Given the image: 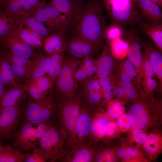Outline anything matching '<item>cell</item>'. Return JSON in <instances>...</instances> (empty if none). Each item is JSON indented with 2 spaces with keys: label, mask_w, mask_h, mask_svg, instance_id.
<instances>
[{
  "label": "cell",
  "mask_w": 162,
  "mask_h": 162,
  "mask_svg": "<svg viewBox=\"0 0 162 162\" xmlns=\"http://www.w3.org/2000/svg\"><path fill=\"white\" fill-rule=\"evenodd\" d=\"M113 92L115 95L119 98L122 97L125 94L124 91L121 87H116L114 89Z\"/></svg>",
  "instance_id": "11a10c76"
},
{
  "label": "cell",
  "mask_w": 162,
  "mask_h": 162,
  "mask_svg": "<svg viewBox=\"0 0 162 162\" xmlns=\"http://www.w3.org/2000/svg\"><path fill=\"white\" fill-rule=\"evenodd\" d=\"M118 126L111 122L104 114H92L91 139L93 142H98L107 137L113 136L117 132Z\"/></svg>",
  "instance_id": "8fae6325"
},
{
  "label": "cell",
  "mask_w": 162,
  "mask_h": 162,
  "mask_svg": "<svg viewBox=\"0 0 162 162\" xmlns=\"http://www.w3.org/2000/svg\"><path fill=\"white\" fill-rule=\"evenodd\" d=\"M23 87L26 90L30 98L36 101H40L46 99L49 94L43 92L35 86L23 85Z\"/></svg>",
  "instance_id": "60d3db41"
},
{
  "label": "cell",
  "mask_w": 162,
  "mask_h": 162,
  "mask_svg": "<svg viewBox=\"0 0 162 162\" xmlns=\"http://www.w3.org/2000/svg\"><path fill=\"white\" fill-rule=\"evenodd\" d=\"M0 81L6 86L20 87L23 86L17 80L9 62L0 54Z\"/></svg>",
  "instance_id": "d4e9b609"
},
{
  "label": "cell",
  "mask_w": 162,
  "mask_h": 162,
  "mask_svg": "<svg viewBox=\"0 0 162 162\" xmlns=\"http://www.w3.org/2000/svg\"><path fill=\"white\" fill-rule=\"evenodd\" d=\"M27 156V154H23L12 147L5 146L0 154V162H22Z\"/></svg>",
  "instance_id": "f546056e"
},
{
  "label": "cell",
  "mask_w": 162,
  "mask_h": 162,
  "mask_svg": "<svg viewBox=\"0 0 162 162\" xmlns=\"http://www.w3.org/2000/svg\"><path fill=\"white\" fill-rule=\"evenodd\" d=\"M81 61V59L64 56L62 70L56 81L54 94L56 102L76 94L77 84L74 75Z\"/></svg>",
  "instance_id": "8992f818"
},
{
  "label": "cell",
  "mask_w": 162,
  "mask_h": 162,
  "mask_svg": "<svg viewBox=\"0 0 162 162\" xmlns=\"http://www.w3.org/2000/svg\"><path fill=\"white\" fill-rule=\"evenodd\" d=\"M5 85L0 81V100L6 90Z\"/></svg>",
  "instance_id": "6f0895ef"
},
{
  "label": "cell",
  "mask_w": 162,
  "mask_h": 162,
  "mask_svg": "<svg viewBox=\"0 0 162 162\" xmlns=\"http://www.w3.org/2000/svg\"><path fill=\"white\" fill-rule=\"evenodd\" d=\"M121 87L123 89L124 94L130 99H133L136 96L137 93L134 89L133 86L130 82L122 81L121 83Z\"/></svg>",
  "instance_id": "c3c4849f"
},
{
  "label": "cell",
  "mask_w": 162,
  "mask_h": 162,
  "mask_svg": "<svg viewBox=\"0 0 162 162\" xmlns=\"http://www.w3.org/2000/svg\"><path fill=\"white\" fill-rule=\"evenodd\" d=\"M158 5L160 8H162V0H151Z\"/></svg>",
  "instance_id": "94428289"
},
{
  "label": "cell",
  "mask_w": 162,
  "mask_h": 162,
  "mask_svg": "<svg viewBox=\"0 0 162 162\" xmlns=\"http://www.w3.org/2000/svg\"><path fill=\"white\" fill-rule=\"evenodd\" d=\"M65 20V32L70 31L80 20L86 3L83 0H51Z\"/></svg>",
  "instance_id": "30bf717a"
},
{
  "label": "cell",
  "mask_w": 162,
  "mask_h": 162,
  "mask_svg": "<svg viewBox=\"0 0 162 162\" xmlns=\"http://www.w3.org/2000/svg\"><path fill=\"white\" fill-rule=\"evenodd\" d=\"M120 78L122 81L126 82H130L133 78L130 75L125 72L121 74Z\"/></svg>",
  "instance_id": "9f6ffc18"
},
{
  "label": "cell",
  "mask_w": 162,
  "mask_h": 162,
  "mask_svg": "<svg viewBox=\"0 0 162 162\" xmlns=\"http://www.w3.org/2000/svg\"><path fill=\"white\" fill-rule=\"evenodd\" d=\"M115 151L109 147H103L98 148L93 162H115L117 161Z\"/></svg>",
  "instance_id": "836d02e7"
},
{
  "label": "cell",
  "mask_w": 162,
  "mask_h": 162,
  "mask_svg": "<svg viewBox=\"0 0 162 162\" xmlns=\"http://www.w3.org/2000/svg\"><path fill=\"white\" fill-rule=\"evenodd\" d=\"M147 136L144 130L133 128L128 134L127 142L130 146L139 148L142 147Z\"/></svg>",
  "instance_id": "1f68e13d"
},
{
  "label": "cell",
  "mask_w": 162,
  "mask_h": 162,
  "mask_svg": "<svg viewBox=\"0 0 162 162\" xmlns=\"http://www.w3.org/2000/svg\"><path fill=\"white\" fill-rule=\"evenodd\" d=\"M28 0L35 10L40 4V2L39 0Z\"/></svg>",
  "instance_id": "680465c9"
},
{
  "label": "cell",
  "mask_w": 162,
  "mask_h": 162,
  "mask_svg": "<svg viewBox=\"0 0 162 162\" xmlns=\"http://www.w3.org/2000/svg\"><path fill=\"white\" fill-rule=\"evenodd\" d=\"M101 88L99 79L93 76L84 83L77 86L76 94L80 96L91 91H100Z\"/></svg>",
  "instance_id": "8d00e7d4"
},
{
  "label": "cell",
  "mask_w": 162,
  "mask_h": 162,
  "mask_svg": "<svg viewBox=\"0 0 162 162\" xmlns=\"http://www.w3.org/2000/svg\"><path fill=\"white\" fill-rule=\"evenodd\" d=\"M98 61L91 67L87 69H84L79 67L74 74L75 81L77 86L84 83L96 74L97 68Z\"/></svg>",
  "instance_id": "d6a6232c"
},
{
  "label": "cell",
  "mask_w": 162,
  "mask_h": 162,
  "mask_svg": "<svg viewBox=\"0 0 162 162\" xmlns=\"http://www.w3.org/2000/svg\"><path fill=\"white\" fill-rule=\"evenodd\" d=\"M103 91V95L107 100H110L112 98L113 88V86L111 84L101 88Z\"/></svg>",
  "instance_id": "f5cc1de1"
},
{
  "label": "cell",
  "mask_w": 162,
  "mask_h": 162,
  "mask_svg": "<svg viewBox=\"0 0 162 162\" xmlns=\"http://www.w3.org/2000/svg\"><path fill=\"white\" fill-rule=\"evenodd\" d=\"M123 68L124 72L130 75L133 78L137 76V72L135 68L128 60L124 62Z\"/></svg>",
  "instance_id": "816d5d0a"
},
{
  "label": "cell",
  "mask_w": 162,
  "mask_h": 162,
  "mask_svg": "<svg viewBox=\"0 0 162 162\" xmlns=\"http://www.w3.org/2000/svg\"><path fill=\"white\" fill-rule=\"evenodd\" d=\"M0 44L12 53L27 58H32L38 52L29 44L8 35L0 38Z\"/></svg>",
  "instance_id": "9a60e30c"
},
{
  "label": "cell",
  "mask_w": 162,
  "mask_h": 162,
  "mask_svg": "<svg viewBox=\"0 0 162 162\" xmlns=\"http://www.w3.org/2000/svg\"></svg>",
  "instance_id": "e7e4bbea"
},
{
  "label": "cell",
  "mask_w": 162,
  "mask_h": 162,
  "mask_svg": "<svg viewBox=\"0 0 162 162\" xmlns=\"http://www.w3.org/2000/svg\"><path fill=\"white\" fill-rule=\"evenodd\" d=\"M113 20L122 25H133L138 23L142 17L132 0H106Z\"/></svg>",
  "instance_id": "ba28073f"
},
{
  "label": "cell",
  "mask_w": 162,
  "mask_h": 162,
  "mask_svg": "<svg viewBox=\"0 0 162 162\" xmlns=\"http://www.w3.org/2000/svg\"><path fill=\"white\" fill-rule=\"evenodd\" d=\"M96 143L76 144L66 150L58 160L63 162H92L98 149Z\"/></svg>",
  "instance_id": "5bb4252c"
},
{
  "label": "cell",
  "mask_w": 162,
  "mask_h": 162,
  "mask_svg": "<svg viewBox=\"0 0 162 162\" xmlns=\"http://www.w3.org/2000/svg\"><path fill=\"white\" fill-rule=\"evenodd\" d=\"M128 35L131 44L128 52V60L136 70L140 69L142 65V54L139 36L135 31L130 32Z\"/></svg>",
  "instance_id": "44dd1931"
},
{
  "label": "cell",
  "mask_w": 162,
  "mask_h": 162,
  "mask_svg": "<svg viewBox=\"0 0 162 162\" xmlns=\"http://www.w3.org/2000/svg\"><path fill=\"white\" fill-rule=\"evenodd\" d=\"M64 58V53L51 55L47 76L55 83L60 74Z\"/></svg>",
  "instance_id": "f1b7e54d"
},
{
  "label": "cell",
  "mask_w": 162,
  "mask_h": 162,
  "mask_svg": "<svg viewBox=\"0 0 162 162\" xmlns=\"http://www.w3.org/2000/svg\"><path fill=\"white\" fill-rule=\"evenodd\" d=\"M98 79L101 88L111 84V80L109 76Z\"/></svg>",
  "instance_id": "db71d44e"
},
{
  "label": "cell",
  "mask_w": 162,
  "mask_h": 162,
  "mask_svg": "<svg viewBox=\"0 0 162 162\" xmlns=\"http://www.w3.org/2000/svg\"><path fill=\"white\" fill-rule=\"evenodd\" d=\"M149 161H154L162 152V135L159 129L150 132L142 147Z\"/></svg>",
  "instance_id": "e0dca14e"
},
{
  "label": "cell",
  "mask_w": 162,
  "mask_h": 162,
  "mask_svg": "<svg viewBox=\"0 0 162 162\" xmlns=\"http://www.w3.org/2000/svg\"><path fill=\"white\" fill-rule=\"evenodd\" d=\"M54 83L47 75H46L24 85L36 86L43 92L48 94L52 91Z\"/></svg>",
  "instance_id": "d590c367"
},
{
  "label": "cell",
  "mask_w": 162,
  "mask_h": 162,
  "mask_svg": "<svg viewBox=\"0 0 162 162\" xmlns=\"http://www.w3.org/2000/svg\"><path fill=\"white\" fill-rule=\"evenodd\" d=\"M51 56L37 52L31 60L25 83L46 75L49 69Z\"/></svg>",
  "instance_id": "2e32d148"
},
{
  "label": "cell",
  "mask_w": 162,
  "mask_h": 162,
  "mask_svg": "<svg viewBox=\"0 0 162 162\" xmlns=\"http://www.w3.org/2000/svg\"><path fill=\"white\" fill-rule=\"evenodd\" d=\"M82 103L92 111L101 99L100 91H94L84 94L80 96Z\"/></svg>",
  "instance_id": "f35d334b"
},
{
  "label": "cell",
  "mask_w": 162,
  "mask_h": 162,
  "mask_svg": "<svg viewBox=\"0 0 162 162\" xmlns=\"http://www.w3.org/2000/svg\"><path fill=\"white\" fill-rule=\"evenodd\" d=\"M132 127L146 132L159 129L162 122L161 106L158 103L141 100L132 104L128 111Z\"/></svg>",
  "instance_id": "7a4b0ae2"
},
{
  "label": "cell",
  "mask_w": 162,
  "mask_h": 162,
  "mask_svg": "<svg viewBox=\"0 0 162 162\" xmlns=\"http://www.w3.org/2000/svg\"><path fill=\"white\" fill-rule=\"evenodd\" d=\"M117 122L118 126L123 130H129L132 127L129 116L127 114H123L118 118Z\"/></svg>",
  "instance_id": "bcb514c9"
},
{
  "label": "cell",
  "mask_w": 162,
  "mask_h": 162,
  "mask_svg": "<svg viewBox=\"0 0 162 162\" xmlns=\"http://www.w3.org/2000/svg\"><path fill=\"white\" fill-rule=\"evenodd\" d=\"M20 22L28 28L43 41L49 35V30L46 28L44 23L32 15L21 19Z\"/></svg>",
  "instance_id": "484cf974"
},
{
  "label": "cell",
  "mask_w": 162,
  "mask_h": 162,
  "mask_svg": "<svg viewBox=\"0 0 162 162\" xmlns=\"http://www.w3.org/2000/svg\"><path fill=\"white\" fill-rule=\"evenodd\" d=\"M68 140L66 134L57 123L44 135L38 148L46 161H58L66 151Z\"/></svg>",
  "instance_id": "3957f363"
},
{
  "label": "cell",
  "mask_w": 162,
  "mask_h": 162,
  "mask_svg": "<svg viewBox=\"0 0 162 162\" xmlns=\"http://www.w3.org/2000/svg\"><path fill=\"white\" fill-rule=\"evenodd\" d=\"M27 94L23 86L7 89L0 100V108L13 106L21 103L26 98Z\"/></svg>",
  "instance_id": "cb8c5ba5"
},
{
  "label": "cell",
  "mask_w": 162,
  "mask_h": 162,
  "mask_svg": "<svg viewBox=\"0 0 162 162\" xmlns=\"http://www.w3.org/2000/svg\"><path fill=\"white\" fill-rule=\"evenodd\" d=\"M98 61L96 72L93 76L95 78L109 76L115 64L114 58L108 46H104L102 52Z\"/></svg>",
  "instance_id": "7402d4cb"
},
{
  "label": "cell",
  "mask_w": 162,
  "mask_h": 162,
  "mask_svg": "<svg viewBox=\"0 0 162 162\" xmlns=\"http://www.w3.org/2000/svg\"><path fill=\"white\" fill-rule=\"evenodd\" d=\"M2 47H1V45L0 44V54L1 53L2 51Z\"/></svg>",
  "instance_id": "be15d7a7"
},
{
  "label": "cell",
  "mask_w": 162,
  "mask_h": 162,
  "mask_svg": "<svg viewBox=\"0 0 162 162\" xmlns=\"http://www.w3.org/2000/svg\"><path fill=\"white\" fill-rule=\"evenodd\" d=\"M4 148V146H3L2 142L0 140V154L2 152Z\"/></svg>",
  "instance_id": "6125c7cd"
},
{
  "label": "cell",
  "mask_w": 162,
  "mask_h": 162,
  "mask_svg": "<svg viewBox=\"0 0 162 162\" xmlns=\"http://www.w3.org/2000/svg\"><path fill=\"white\" fill-rule=\"evenodd\" d=\"M66 33L61 31L49 35L43 40V48L45 53L49 55L64 53L65 51L67 39Z\"/></svg>",
  "instance_id": "ac0fdd59"
},
{
  "label": "cell",
  "mask_w": 162,
  "mask_h": 162,
  "mask_svg": "<svg viewBox=\"0 0 162 162\" xmlns=\"http://www.w3.org/2000/svg\"><path fill=\"white\" fill-rule=\"evenodd\" d=\"M9 63L18 82L21 85L25 84L26 80L28 70L22 66Z\"/></svg>",
  "instance_id": "b9f144b4"
},
{
  "label": "cell",
  "mask_w": 162,
  "mask_h": 162,
  "mask_svg": "<svg viewBox=\"0 0 162 162\" xmlns=\"http://www.w3.org/2000/svg\"><path fill=\"white\" fill-rule=\"evenodd\" d=\"M97 60H94L92 57H86L81 60L79 67L84 69H88L94 64Z\"/></svg>",
  "instance_id": "f907efd6"
},
{
  "label": "cell",
  "mask_w": 162,
  "mask_h": 162,
  "mask_svg": "<svg viewBox=\"0 0 162 162\" xmlns=\"http://www.w3.org/2000/svg\"><path fill=\"white\" fill-rule=\"evenodd\" d=\"M100 46L78 37L71 36L67 39L65 51L67 56L81 60L86 57H92L97 53Z\"/></svg>",
  "instance_id": "4fadbf2b"
},
{
  "label": "cell",
  "mask_w": 162,
  "mask_h": 162,
  "mask_svg": "<svg viewBox=\"0 0 162 162\" xmlns=\"http://www.w3.org/2000/svg\"><path fill=\"white\" fill-rule=\"evenodd\" d=\"M110 45L112 54L117 57L125 56L128 52L129 47L128 43L120 38L112 41Z\"/></svg>",
  "instance_id": "74e56055"
},
{
  "label": "cell",
  "mask_w": 162,
  "mask_h": 162,
  "mask_svg": "<svg viewBox=\"0 0 162 162\" xmlns=\"http://www.w3.org/2000/svg\"><path fill=\"white\" fill-rule=\"evenodd\" d=\"M43 5L52 23L54 30L61 31L66 33L65 20L63 16L50 2L46 3L45 0Z\"/></svg>",
  "instance_id": "4316f807"
},
{
  "label": "cell",
  "mask_w": 162,
  "mask_h": 162,
  "mask_svg": "<svg viewBox=\"0 0 162 162\" xmlns=\"http://www.w3.org/2000/svg\"><path fill=\"white\" fill-rule=\"evenodd\" d=\"M0 108V139L15 132L21 115V104Z\"/></svg>",
  "instance_id": "7c38bea8"
},
{
  "label": "cell",
  "mask_w": 162,
  "mask_h": 162,
  "mask_svg": "<svg viewBox=\"0 0 162 162\" xmlns=\"http://www.w3.org/2000/svg\"><path fill=\"white\" fill-rule=\"evenodd\" d=\"M33 151L31 154L27 153V158L25 160V162H45L46 160L41 154L38 147L33 148Z\"/></svg>",
  "instance_id": "f6af8a7d"
},
{
  "label": "cell",
  "mask_w": 162,
  "mask_h": 162,
  "mask_svg": "<svg viewBox=\"0 0 162 162\" xmlns=\"http://www.w3.org/2000/svg\"><path fill=\"white\" fill-rule=\"evenodd\" d=\"M6 8V4L4 0H0V12Z\"/></svg>",
  "instance_id": "91938a15"
},
{
  "label": "cell",
  "mask_w": 162,
  "mask_h": 162,
  "mask_svg": "<svg viewBox=\"0 0 162 162\" xmlns=\"http://www.w3.org/2000/svg\"><path fill=\"white\" fill-rule=\"evenodd\" d=\"M1 54L9 62L22 66L28 71L31 63L30 59L15 54L2 47Z\"/></svg>",
  "instance_id": "e575fe53"
},
{
  "label": "cell",
  "mask_w": 162,
  "mask_h": 162,
  "mask_svg": "<svg viewBox=\"0 0 162 162\" xmlns=\"http://www.w3.org/2000/svg\"><path fill=\"white\" fill-rule=\"evenodd\" d=\"M139 23L140 30L154 43L160 50L162 49V24L160 23H150L141 20Z\"/></svg>",
  "instance_id": "603a6c76"
},
{
  "label": "cell",
  "mask_w": 162,
  "mask_h": 162,
  "mask_svg": "<svg viewBox=\"0 0 162 162\" xmlns=\"http://www.w3.org/2000/svg\"><path fill=\"white\" fill-rule=\"evenodd\" d=\"M21 19L7 9L0 12V38L7 35Z\"/></svg>",
  "instance_id": "83f0119b"
},
{
  "label": "cell",
  "mask_w": 162,
  "mask_h": 162,
  "mask_svg": "<svg viewBox=\"0 0 162 162\" xmlns=\"http://www.w3.org/2000/svg\"><path fill=\"white\" fill-rule=\"evenodd\" d=\"M128 152L134 162H145L149 161L143 151L137 147L126 146Z\"/></svg>",
  "instance_id": "7bdbcfd3"
},
{
  "label": "cell",
  "mask_w": 162,
  "mask_h": 162,
  "mask_svg": "<svg viewBox=\"0 0 162 162\" xmlns=\"http://www.w3.org/2000/svg\"><path fill=\"white\" fill-rule=\"evenodd\" d=\"M70 31L71 36L101 46L105 35V20L98 1L90 0L86 3L80 20Z\"/></svg>",
  "instance_id": "6da1fadb"
},
{
  "label": "cell",
  "mask_w": 162,
  "mask_h": 162,
  "mask_svg": "<svg viewBox=\"0 0 162 162\" xmlns=\"http://www.w3.org/2000/svg\"><path fill=\"white\" fill-rule=\"evenodd\" d=\"M121 32L120 28L116 26L110 27L106 32L107 38L111 41L120 38Z\"/></svg>",
  "instance_id": "681fc988"
},
{
  "label": "cell",
  "mask_w": 162,
  "mask_h": 162,
  "mask_svg": "<svg viewBox=\"0 0 162 162\" xmlns=\"http://www.w3.org/2000/svg\"><path fill=\"white\" fill-rule=\"evenodd\" d=\"M56 101L51 91L47 98L36 101L29 98L23 112L25 122L38 124L50 120L55 114Z\"/></svg>",
  "instance_id": "52a82bcc"
},
{
  "label": "cell",
  "mask_w": 162,
  "mask_h": 162,
  "mask_svg": "<svg viewBox=\"0 0 162 162\" xmlns=\"http://www.w3.org/2000/svg\"><path fill=\"white\" fill-rule=\"evenodd\" d=\"M124 145L118 147L116 149L115 153L117 157L120 158L124 162H134V160L128 152L126 148V145Z\"/></svg>",
  "instance_id": "7dc6e473"
},
{
  "label": "cell",
  "mask_w": 162,
  "mask_h": 162,
  "mask_svg": "<svg viewBox=\"0 0 162 162\" xmlns=\"http://www.w3.org/2000/svg\"><path fill=\"white\" fill-rule=\"evenodd\" d=\"M7 9L14 15L22 18L29 16L25 11L20 0H4Z\"/></svg>",
  "instance_id": "ab89813d"
},
{
  "label": "cell",
  "mask_w": 162,
  "mask_h": 162,
  "mask_svg": "<svg viewBox=\"0 0 162 162\" xmlns=\"http://www.w3.org/2000/svg\"><path fill=\"white\" fill-rule=\"evenodd\" d=\"M6 35L17 38L34 48H40L43 46V41L20 22L15 25Z\"/></svg>",
  "instance_id": "d6986e66"
},
{
  "label": "cell",
  "mask_w": 162,
  "mask_h": 162,
  "mask_svg": "<svg viewBox=\"0 0 162 162\" xmlns=\"http://www.w3.org/2000/svg\"><path fill=\"white\" fill-rule=\"evenodd\" d=\"M125 111V108L122 104L117 101L108 108V114L110 118H117L124 113Z\"/></svg>",
  "instance_id": "ee69618b"
},
{
  "label": "cell",
  "mask_w": 162,
  "mask_h": 162,
  "mask_svg": "<svg viewBox=\"0 0 162 162\" xmlns=\"http://www.w3.org/2000/svg\"><path fill=\"white\" fill-rule=\"evenodd\" d=\"M82 104L80 97L76 94L56 102L55 113L57 123L66 134L68 141L72 135Z\"/></svg>",
  "instance_id": "5b68a950"
},
{
  "label": "cell",
  "mask_w": 162,
  "mask_h": 162,
  "mask_svg": "<svg viewBox=\"0 0 162 162\" xmlns=\"http://www.w3.org/2000/svg\"><path fill=\"white\" fill-rule=\"evenodd\" d=\"M93 112L82 102L72 135L67 142L66 150L76 144L94 143L91 139Z\"/></svg>",
  "instance_id": "9c48e42d"
},
{
  "label": "cell",
  "mask_w": 162,
  "mask_h": 162,
  "mask_svg": "<svg viewBox=\"0 0 162 162\" xmlns=\"http://www.w3.org/2000/svg\"><path fill=\"white\" fill-rule=\"evenodd\" d=\"M149 60L155 74L159 78H162V55L158 50L153 48L147 49Z\"/></svg>",
  "instance_id": "4dcf8cb0"
},
{
  "label": "cell",
  "mask_w": 162,
  "mask_h": 162,
  "mask_svg": "<svg viewBox=\"0 0 162 162\" xmlns=\"http://www.w3.org/2000/svg\"><path fill=\"white\" fill-rule=\"evenodd\" d=\"M136 5L142 17L150 23H160L162 19L160 8L151 0H136Z\"/></svg>",
  "instance_id": "ffe728a7"
},
{
  "label": "cell",
  "mask_w": 162,
  "mask_h": 162,
  "mask_svg": "<svg viewBox=\"0 0 162 162\" xmlns=\"http://www.w3.org/2000/svg\"><path fill=\"white\" fill-rule=\"evenodd\" d=\"M56 124L51 120L38 124L25 122L13 134V146L28 152L36 147L45 133Z\"/></svg>",
  "instance_id": "277c9868"
}]
</instances>
